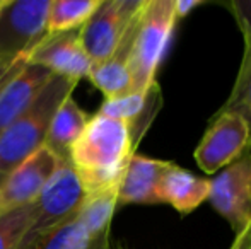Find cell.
<instances>
[{
  "instance_id": "cell-1",
  "label": "cell",
  "mask_w": 251,
  "mask_h": 249,
  "mask_svg": "<svg viewBox=\"0 0 251 249\" xmlns=\"http://www.w3.org/2000/svg\"><path fill=\"white\" fill-rule=\"evenodd\" d=\"M137 147L128 125L93 114L70 149V164L86 195L118 189L125 167Z\"/></svg>"
},
{
  "instance_id": "cell-2",
  "label": "cell",
  "mask_w": 251,
  "mask_h": 249,
  "mask_svg": "<svg viewBox=\"0 0 251 249\" xmlns=\"http://www.w3.org/2000/svg\"><path fill=\"white\" fill-rule=\"evenodd\" d=\"M77 87V80L53 75L34 103L0 135V183L47 145L53 116Z\"/></svg>"
},
{
  "instance_id": "cell-3",
  "label": "cell",
  "mask_w": 251,
  "mask_h": 249,
  "mask_svg": "<svg viewBox=\"0 0 251 249\" xmlns=\"http://www.w3.org/2000/svg\"><path fill=\"white\" fill-rule=\"evenodd\" d=\"M173 2L146 0L144 3L130 53V91H147L155 84V73L178 23Z\"/></svg>"
},
{
  "instance_id": "cell-4",
  "label": "cell",
  "mask_w": 251,
  "mask_h": 249,
  "mask_svg": "<svg viewBox=\"0 0 251 249\" xmlns=\"http://www.w3.org/2000/svg\"><path fill=\"white\" fill-rule=\"evenodd\" d=\"M84 188L70 160H60L50 181L34 202V215L19 249H29L45 234L75 217L82 203Z\"/></svg>"
},
{
  "instance_id": "cell-5",
  "label": "cell",
  "mask_w": 251,
  "mask_h": 249,
  "mask_svg": "<svg viewBox=\"0 0 251 249\" xmlns=\"http://www.w3.org/2000/svg\"><path fill=\"white\" fill-rule=\"evenodd\" d=\"M51 0H0V60L26 58L48 36Z\"/></svg>"
},
{
  "instance_id": "cell-6",
  "label": "cell",
  "mask_w": 251,
  "mask_h": 249,
  "mask_svg": "<svg viewBox=\"0 0 251 249\" xmlns=\"http://www.w3.org/2000/svg\"><path fill=\"white\" fill-rule=\"evenodd\" d=\"M250 125L241 114L217 111L197 147L195 160L203 173L214 174L241 157L250 149Z\"/></svg>"
},
{
  "instance_id": "cell-7",
  "label": "cell",
  "mask_w": 251,
  "mask_h": 249,
  "mask_svg": "<svg viewBox=\"0 0 251 249\" xmlns=\"http://www.w3.org/2000/svg\"><path fill=\"white\" fill-rule=\"evenodd\" d=\"M214 210L224 217L239 234L251 222V150L210 180L208 200Z\"/></svg>"
},
{
  "instance_id": "cell-8",
  "label": "cell",
  "mask_w": 251,
  "mask_h": 249,
  "mask_svg": "<svg viewBox=\"0 0 251 249\" xmlns=\"http://www.w3.org/2000/svg\"><path fill=\"white\" fill-rule=\"evenodd\" d=\"M144 2L146 0H101L100 7L80 27V41L93 65L108 60L115 53Z\"/></svg>"
},
{
  "instance_id": "cell-9",
  "label": "cell",
  "mask_w": 251,
  "mask_h": 249,
  "mask_svg": "<svg viewBox=\"0 0 251 249\" xmlns=\"http://www.w3.org/2000/svg\"><path fill=\"white\" fill-rule=\"evenodd\" d=\"M58 162L55 154L43 147L17 166L0 183V213L36 202L58 167Z\"/></svg>"
},
{
  "instance_id": "cell-10",
  "label": "cell",
  "mask_w": 251,
  "mask_h": 249,
  "mask_svg": "<svg viewBox=\"0 0 251 249\" xmlns=\"http://www.w3.org/2000/svg\"><path fill=\"white\" fill-rule=\"evenodd\" d=\"M27 63L41 65L53 75L67 77L77 82L89 75L93 67V60L80 41V27L60 34H48L31 51Z\"/></svg>"
},
{
  "instance_id": "cell-11",
  "label": "cell",
  "mask_w": 251,
  "mask_h": 249,
  "mask_svg": "<svg viewBox=\"0 0 251 249\" xmlns=\"http://www.w3.org/2000/svg\"><path fill=\"white\" fill-rule=\"evenodd\" d=\"M161 99V87L155 82L147 91H128L122 96L104 99L98 114L128 125L133 145L137 147L159 113Z\"/></svg>"
},
{
  "instance_id": "cell-12",
  "label": "cell",
  "mask_w": 251,
  "mask_h": 249,
  "mask_svg": "<svg viewBox=\"0 0 251 249\" xmlns=\"http://www.w3.org/2000/svg\"><path fill=\"white\" fill-rule=\"evenodd\" d=\"M51 77L45 67L26 63L7 80L0 91V135L34 103Z\"/></svg>"
},
{
  "instance_id": "cell-13",
  "label": "cell",
  "mask_w": 251,
  "mask_h": 249,
  "mask_svg": "<svg viewBox=\"0 0 251 249\" xmlns=\"http://www.w3.org/2000/svg\"><path fill=\"white\" fill-rule=\"evenodd\" d=\"M171 160L152 159V157L133 154L125 167V173L118 184V205H155L157 186L164 171Z\"/></svg>"
},
{
  "instance_id": "cell-14",
  "label": "cell",
  "mask_w": 251,
  "mask_h": 249,
  "mask_svg": "<svg viewBox=\"0 0 251 249\" xmlns=\"http://www.w3.org/2000/svg\"><path fill=\"white\" fill-rule=\"evenodd\" d=\"M146 3V2H144ZM144 7V5H142ZM142 9L137 12V16L132 19L130 26L126 27L122 41L116 46L115 53L108 60L101 63H94L89 70L87 79L104 94L106 99L109 97L122 96L132 89V75H130V53H132L133 38H135L137 24Z\"/></svg>"
},
{
  "instance_id": "cell-15",
  "label": "cell",
  "mask_w": 251,
  "mask_h": 249,
  "mask_svg": "<svg viewBox=\"0 0 251 249\" xmlns=\"http://www.w3.org/2000/svg\"><path fill=\"white\" fill-rule=\"evenodd\" d=\"M210 180L195 176L190 171L171 162L157 186L159 203L171 205L181 215H188L208 200Z\"/></svg>"
},
{
  "instance_id": "cell-16",
  "label": "cell",
  "mask_w": 251,
  "mask_h": 249,
  "mask_svg": "<svg viewBox=\"0 0 251 249\" xmlns=\"http://www.w3.org/2000/svg\"><path fill=\"white\" fill-rule=\"evenodd\" d=\"M89 118L91 116L75 103V99L69 96L53 116L45 147L50 149L58 160H69L70 149L84 132Z\"/></svg>"
},
{
  "instance_id": "cell-17",
  "label": "cell",
  "mask_w": 251,
  "mask_h": 249,
  "mask_svg": "<svg viewBox=\"0 0 251 249\" xmlns=\"http://www.w3.org/2000/svg\"><path fill=\"white\" fill-rule=\"evenodd\" d=\"M77 215V213H75ZM29 249H111L109 248V234L104 236H91L86 227L72 217L65 224L45 234L40 241Z\"/></svg>"
},
{
  "instance_id": "cell-18",
  "label": "cell",
  "mask_w": 251,
  "mask_h": 249,
  "mask_svg": "<svg viewBox=\"0 0 251 249\" xmlns=\"http://www.w3.org/2000/svg\"><path fill=\"white\" fill-rule=\"evenodd\" d=\"M118 206V189L86 195L77 210V220L91 236H104L111 230V219Z\"/></svg>"
},
{
  "instance_id": "cell-19",
  "label": "cell",
  "mask_w": 251,
  "mask_h": 249,
  "mask_svg": "<svg viewBox=\"0 0 251 249\" xmlns=\"http://www.w3.org/2000/svg\"><path fill=\"white\" fill-rule=\"evenodd\" d=\"M100 3L101 0H51L48 34H60L82 27Z\"/></svg>"
},
{
  "instance_id": "cell-20",
  "label": "cell",
  "mask_w": 251,
  "mask_h": 249,
  "mask_svg": "<svg viewBox=\"0 0 251 249\" xmlns=\"http://www.w3.org/2000/svg\"><path fill=\"white\" fill-rule=\"evenodd\" d=\"M243 40H245V51H243L241 65H239L231 94L226 99V103L221 106L219 113H222V111H234V113L241 114L248 121L251 132V34L245 36Z\"/></svg>"
},
{
  "instance_id": "cell-21",
  "label": "cell",
  "mask_w": 251,
  "mask_h": 249,
  "mask_svg": "<svg viewBox=\"0 0 251 249\" xmlns=\"http://www.w3.org/2000/svg\"><path fill=\"white\" fill-rule=\"evenodd\" d=\"M34 203L0 213V249H19L33 222Z\"/></svg>"
},
{
  "instance_id": "cell-22",
  "label": "cell",
  "mask_w": 251,
  "mask_h": 249,
  "mask_svg": "<svg viewBox=\"0 0 251 249\" xmlns=\"http://www.w3.org/2000/svg\"><path fill=\"white\" fill-rule=\"evenodd\" d=\"M229 7L232 10V16L236 17L239 29L243 33V38L251 34V2L248 0H234L229 2Z\"/></svg>"
},
{
  "instance_id": "cell-23",
  "label": "cell",
  "mask_w": 251,
  "mask_h": 249,
  "mask_svg": "<svg viewBox=\"0 0 251 249\" xmlns=\"http://www.w3.org/2000/svg\"><path fill=\"white\" fill-rule=\"evenodd\" d=\"M27 63L26 58H19V60L16 62H3L0 60V91H2V87L5 86V82L10 79V77L14 75V73H17L21 68H23L24 65Z\"/></svg>"
},
{
  "instance_id": "cell-24",
  "label": "cell",
  "mask_w": 251,
  "mask_h": 249,
  "mask_svg": "<svg viewBox=\"0 0 251 249\" xmlns=\"http://www.w3.org/2000/svg\"><path fill=\"white\" fill-rule=\"evenodd\" d=\"M203 3V0H175L173 5H175V14H176V19H183L186 17L193 9L200 7Z\"/></svg>"
},
{
  "instance_id": "cell-25",
  "label": "cell",
  "mask_w": 251,
  "mask_h": 249,
  "mask_svg": "<svg viewBox=\"0 0 251 249\" xmlns=\"http://www.w3.org/2000/svg\"><path fill=\"white\" fill-rule=\"evenodd\" d=\"M229 249H251V222L239 234H236L234 243Z\"/></svg>"
},
{
  "instance_id": "cell-26",
  "label": "cell",
  "mask_w": 251,
  "mask_h": 249,
  "mask_svg": "<svg viewBox=\"0 0 251 249\" xmlns=\"http://www.w3.org/2000/svg\"><path fill=\"white\" fill-rule=\"evenodd\" d=\"M116 249H122V248H116Z\"/></svg>"
}]
</instances>
